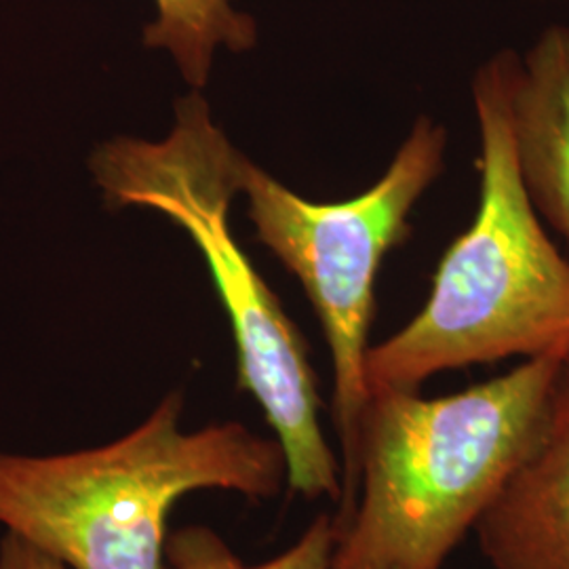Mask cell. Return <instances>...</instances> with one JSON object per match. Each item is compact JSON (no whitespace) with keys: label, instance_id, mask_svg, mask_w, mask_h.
Wrapping results in <instances>:
<instances>
[{"label":"cell","instance_id":"cell-3","mask_svg":"<svg viewBox=\"0 0 569 569\" xmlns=\"http://www.w3.org/2000/svg\"><path fill=\"white\" fill-rule=\"evenodd\" d=\"M241 159L201 96L178 103L163 142L114 140L93 161L108 203L140 204L182 226L203 253L237 345L239 388L264 411L283 449L287 486L308 500L342 498V467L321 427V397L305 338L228 224Z\"/></svg>","mask_w":569,"mask_h":569},{"label":"cell","instance_id":"cell-10","mask_svg":"<svg viewBox=\"0 0 569 569\" xmlns=\"http://www.w3.org/2000/svg\"><path fill=\"white\" fill-rule=\"evenodd\" d=\"M0 569H70L60 559L23 540L18 533L7 531L0 542Z\"/></svg>","mask_w":569,"mask_h":569},{"label":"cell","instance_id":"cell-9","mask_svg":"<svg viewBox=\"0 0 569 569\" xmlns=\"http://www.w3.org/2000/svg\"><path fill=\"white\" fill-rule=\"evenodd\" d=\"M336 540L333 515L323 512L283 555L247 566L213 529L190 526L167 536L163 569H331Z\"/></svg>","mask_w":569,"mask_h":569},{"label":"cell","instance_id":"cell-7","mask_svg":"<svg viewBox=\"0 0 569 569\" xmlns=\"http://www.w3.org/2000/svg\"><path fill=\"white\" fill-rule=\"evenodd\" d=\"M510 140L533 209L569 241V26L552 23L510 77Z\"/></svg>","mask_w":569,"mask_h":569},{"label":"cell","instance_id":"cell-8","mask_svg":"<svg viewBox=\"0 0 569 569\" xmlns=\"http://www.w3.org/2000/svg\"><path fill=\"white\" fill-rule=\"evenodd\" d=\"M159 18L146 26L148 47L169 49L183 79L203 87L213 51L224 44L244 51L256 42V23L232 9L230 0H154Z\"/></svg>","mask_w":569,"mask_h":569},{"label":"cell","instance_id":"cell-1","mask_svg":"<svg viewBox=\"0 0 569 569\" xmlns=\"http://www.w3.org/2000/svg\"><path fill=\"white\" fill-rule=\"evenodd\" d=\"M566 363L526 359L477 387L380 390L359 432V488L331 569H443L549 420Z\"/></svg>","mask_w":569,"mask_h":569},{"label":"cell","instance_id":"cell-4","mask_svg":"<svg viewBox=\"0 0 569 569\" xmlns=\"http://www.w3.org/2000/svg\"><path fill=\"white\" fill-rule=\"evenodd\" d=\"M287 483L277 439L239 422L183 430L182 397L103 448L0 453V526L70 569H163L167 519L190 491L274 498Z\"/></svg>","mask_w":569,"mask_h":569},{"label":"cell","instance_id":"cell-6","mask_svg":"<svg viewBox=\"0 0 569 569\" xmlns=\"http://www.w3.org/2000/svg\"><path fill=\"white\" fill-rule=\"evenodd\" d=\"M472 531L493 569H569V363L540 437Z\"/></svg>","mask_w":569,"mask_h":569},{"label":"cell","instance_id":"cell-2","mask_svg":"<svg viewBox=\"0 0 569 569\" xmlns=\"http://www.w3.org/2000/svg\"><path fill=\"white\" fill-rule=\"evenodd\" d=\"M515 60L505 49L475 72L477 213L443 253L422 310L382 345L369 346V395L420 390L437 373L510 357L569 363V262L538 220L510 140Z\"/></svg>","mask_w":569,"mask_h":569},{"label":"cell","instance_id":"cell-5","mask_svg":"<svg viewBox=\"0 0 569 569\" xmlns=\"http://www.w3.org/2000/svg\"><path fill=\"white\" fill-rule=\"evenodd\" d=\"M448 131L420 117L387 173L345 203H310L241 159L258 239L305 284L321 321L333 366V422L342 453L340 529L359 488V432L369 401L366 359L376 315V279L388 251L409 234V213L446 167Z\"/></svg>","mask_w":569,"mask_h":569}]
</instances>
